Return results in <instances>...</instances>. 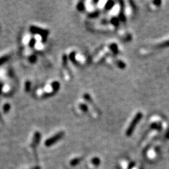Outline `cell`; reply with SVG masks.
I'll return each instance as SVG.
<instances>
[{
    "mask_svg": "<svg viewBox=\"0 0 169 169\" xmlns=\"http://www.w3.org/2000/svg\"><path fill=\"white\" fill-rule=\"evenodd\" d=\"M111 22L114 25H118L119 24V21H118V19L117 18H113Z\"/></svg>",
    "mask_w": 169,
    "mask_h": 169,
    "instance_id": "16",
    "label": "cell"
},
{
    "mask_svg": "<svg viewBox=\"0 0 169 169\" xmlns=\"http://www.w3.org/2000/svg\"><path fill=\"white\" fill-rule=\"evenodd\" d=\"M85 7L84 5V3L83 1H80V2L77 3V9L79 11H83L85 10Z\"/></svg>",
    "mask_w": 169,
    "mask_h": 169,
    "instance_id": "6",
    "label": "cell"
},
{
    "mask_svg": "<svg viewBox=\"0 0 169 169\" xmlns=\"http://www.w3.org/2000/svg\"><path fill=\"white\" fill-rule=\"evenodd\" d=\"M30 30L32 33H33V34H37V35H41V37L42 38V41H43V42H46L47 36H48L49 33V30H44V29L38 28V27H36V26H30Z\"/></svg>",
    "mask_w": 169,
    "mask_h": 169,
    "instance_id": "1",
    "label": "cell"
},
{
    "mask_svg": "<svg viewBox=\"0 0 169 169\" xmlns=\"http://www.w3.org/2000/svg\"><path fill=\"white\" fill-rule=\"evenodd\" d=\"M80 109L82 111H83L84 112H88V107L85 104H80Z\"/></svg>",
    "mask_w": 169,
    "mask_h": 169,
    "instance_id": "10",
    "label": "cell"
},
{
    "mask_svg": "<svg viewBox=\"0 0 169 169\" xmlns=\"http://www.w3.org/2000/svg\"><path fill=\"white\" fill-rule=\"evenodd\" d=\"M141 117V115L140 114H138V115L136 116L134 118V119L132 120V121L131 122V123H130V126H129V128H128L127 130V132H126V134H127L128 136H130V135H131V133L132 132V131H133L134 128H135V126H136L137 123L139 121L140 118Z\"/></svg>",
    "mask_w": 169,
    "mask_h": 169,
    "instance_id": "3",
    "label": "cell"
},
{
    "mask_svg": "<svg viewBox=\"0 0 169 169\" xmlns=\"http://www.w3.org/2000/svg\"><path fill=\"white\" fill-rule=\"evenodd\" d=\"M99 14H100V12L98 11H94L93 13H91L90 14H89V17L90 18H97V16H99Z\"/></svg>",
    "mask_w": 169,
    "mask_h": 169,
    "instance_id": "14",
    "label": "cell"
},
{
    "mask_svg": "<svg viewBox=\"0 0 169 169\" xmlns=\"http://www.w3.org/2000/svg\"><path fill=\"white\" fill-rule=\"evenodd\" d=\"M69 59L73 63H77V61L75 59V52H71L69 55Z\"/></svg>",
    "mask_w": 169,
    "mask_h": 169,
    "instance_id": "8",
    "label": "cell"
},
{
    "mask_svg": "<svg viewBox=\"0 0 169 169\" xmlns=\"http://www.w3.org/2000/svg\"><path fill=\"white\" fill-rule=\"evenodd\" d=\"M0 119H1V114H0Z\"/></svg>",
    "mask_w": 169,
    "mask_h": 169,
    "instance_id": "22",
    "label": "cell"
},
{
    "mask_svg": "<svg viewBox=\"0 0 169 169\" xmlns=\"http://www.w3.org/2000/svg\"><path fill=\"white\" fill-rule=\"evenodd\" d=\"M62 61H63V65L64 66H67V63H68V56L66 55H63V58H62Z\"/></svg>",
    "mask_w": 169,
    "mask_h": 169,
    "instance_id": "15",
    "label": "cell"
},
{
    "mask_svg": "<svg viewBox=\"0 0 169 169\" xmlns=\"http://www.w3.org/2000/svg\"><path fill=\"white\" fill-rule=\"evenodd\" d=\"M25 91L26 92H29L30 90V87H31V83H30V81H27L25 83Z\"/></svg>",
    "mask_w": 169,
    "mask_h": 169,
    "instance_id": "17",
    "label": "cell"
},
{
    "mask_svg": "<svg viewBox=\"0 0 169 169\" xmlns=\"http://www.w3.org/2000/svg\"><path fill=\"white\" fill-rule=\"evenodd\" d=\"M41 138V135L39 132H36L34 135V138H33V145L36 146L39 143V140H40Z\"/></svg>",
    "mask_w": 169,
    "mask_h": 169,
    "instance_id": "4",
    "label": "cell"
},
{
    "mask_svg": "<svg viewBox=\"0 0 169 169\" xmlns=\"http://www.w3.org/2000/svg\"><path fill=\"white\" fill-rule=\"evenodd\" d=\"M110 47L114 53H116V54L118 53V48H117V45H116V44H112V45H111Z\"/></svg>",
    "mask_w": 169,
    "mask_h": 169,
    "instance_id": "13",
    "label": "cell"
},
{
    "mask_svg": "<svg viewBox=\"0 0 169 169\" xmlns=\"http://www.w3.org/2000/svg\"><path fill=\"white\" fill-rule=\"evenodd\" d=\"M51 88H52L53 90L55 91V92H57L58 90L60 88V83L58 81H54L51 83Z\"/></svg>",
    "mask_w": 169,
    "mask_h": 169,
    "instance_id": "5",
    "label": "cell"
},
{
    "mask_svg": "<svg viewBox=\"0 0 169 169\" xmlns=\"http://www.w3.org/2000/svg\"><path fill=\"white\" fill-rule=\"evenodd\" d=\"M3 87H4V85H3V83H0V94H1V92H2Z\"/></svg>",
    "mask_w": 169,
    "mask_h": 169,
    "instance_id": "21",
    "label": "cell"
},
{
    "mask_svg": "<svg viewBox=\"0 0 169 169\" xmlns=\"http://www.w3.org/2000/svg\"><path fill=\"white\" fill-rule=\"evenodd\" d=\"M100 161L98 158H94V159L92 160V163H93L94 165H96V166L99 165V164H100Z\"/></svg>",
    "mask_w": 169,
    "mask_h": 169,
    "instance_id": "20",
    "label": "cell"
},
{
    "mask_svg": "<svg viewBox=\"0 0 169 169\" xmlns=\"http://www.w3.org/2000/svg\"><path fill=\"white\" fill-rule=\"evenodd\" d=\"M11 109V106L9 104H6L4 105V107H3V110H4V113H8L9 112Z\"/></svg>",
    "mask_w": 169,
    "mask_h": 169,
    "instance_id": "11",
    "label": "cell"
},
{
    "mask_svg": "<svg viewBox=\"0 0 169 169\" xmlns=\"http://www.w3.org/2000/svg\"><path fill=\"white\" fill-rule=\"evenodd\" d=\"M35 44L36 39L35 38H32L30 40V42H29V46H30V47H31V48H33L35 47Z\"/></svg>",
    "mask_w": 169,
    "mask_h": 169,
    "instance_id": "12",
    "label": "cell"
},
{
    "mask_svg": "<svg viewBox=\"0 0 169 169\" xmlns=\"http://www.w3.org/2000/svg\"><path fill=\"white\" fill-rule=\"evenodd\" d=\"M78 162H80V159H73L71 161V166H75V165H76V164H78Z\"/></svg>",
    "mask_w": 169,
    "mask_h": 169,
    "instance_id": "19",
    "label": "cell"
},
{
    "mask_svg": "<svg viewBox=\"0 0 169 169\" xmlns=\"http://www.w3.org/2000/svg\"><path fill=\"white\" fill-rule=\"evenodd\" d=\"M9 59V56H4L0 58V66L2 64H4L5 62H7V61Z\"/></svg>",
    "mask_w": 169,
    "mask_h": 169,
    "instance_id": "9",
    "label": "cell"
},
{
    "mask_svg": "<svg viewBox=\"0 0 169 169\" xmlns=\"http://www.w3.org/2000/svg\"><path fill=\"white\" fill-rule=\"evenodd\" d=\"M64 136V132H59L57 134L54 135V136L51 137V138H49L48 140H47V141L45 142V144L47 147H49V146L52 145V144H55L56 142H57L59 140L61 139L62 138H63Z\"/></svg>",
    "mask_w": 169,
    "mask_h": 169,
    "instance_id": "2",
    "label": "cell"
},
{
    "mask_svg": "<svg viewBox=\"0 0 169 169\" xmlns=\"http://www.w3.org/2000/svg\"><path fill=\"white\" fill-rule=\"evenodd\" d=\"M36 60H37V56L35 55H32L29 57V61H30L31 63H35V62L36 61Z\"/></svg>",
    "mask_w": 169,
    "mask_h": 169,
    "instance_id": "18",
    "label": "cell"
},
{
    "mask_svg": "<svg viewBox=\"0 0 169 169\" xmlns=\"http://www.w3.org/2000/svg\"><path fill=\"white\" fill-rule=\"evenodd\" d=\"M114 1H109L106 2V5H105V9H106V10H109V9H111L113 7H114Z\"/></svg>",
    "mask_w": 169,
    "mask_h": 169,
    "instance_id": "7",
    "label": "cell"
}]
</instances>
